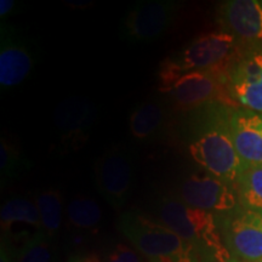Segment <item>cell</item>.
Masks as SVG:
<instances>
[{
	"label": "cell",
	"instance_id": "obj_4",
	"mask_svg": "<svg viewBox=\"0 0 262 262\" xmlns=\"http://www.w3.org/2000/svg\"><path fill=\"white\" fill-rule=\"evenodd\" d=\"M119 227L149 262H199L195 249L160 221L137 212H124Z\"/></svg>",
	"mask_w": 262,
	"mask_h": 262
},
{
	"label": "cell",
	"instance_id": "obj_6",
	"mask_svg": "<svg viewBox=\"0 0 262 262\" xmlns=\"http://www.w3.org/2000/svg\"><path fill=\"white\" fill-rule=\"evenodd\" d=\"M97 191L116 210L126 204L135 182V160L124 147H111L94 165Z\"/></svg>",
	"mask_w": 262,
	"mask_h": 262
},
{
	"label": "cell",
	"instance_id": "obj_21",
	"mask_svg": "<svg viewBox=\"0 0 262 262\" xmlns=\"http://www.w3.org/2000/svg\"><path fill=\"white\" fill-rule=\"evenodd\" d=\"M25 159L21 152L10 141L2 137L0 141V182L2 187L19 175L25 168Z\"/></svg>",
	"mask_w": 262,
	"mask_h": 262
},
{
	"label": "cell",
	"instance_id": "obj_2",
	"mask_svg": "<svg viewBox=\"0 0 262 262\" xmlns=\"http://www.w3.org/2000/svg\"><path fill=\"white\" fill-rule=\"evenodd\" d=\"M239 54L237 38L231 33L220 31L203 34L160 62L159 90L191 72L210 71L228 74Z\"/></svg>",
	"mask_w": 262,
	"mask_h": 262
},
{
	"label": "cell",
	"instance_id": "obj_7",
	"mask_svg": "<svg viewBox=\"0 0 262 262\" xmlns=\"http://www.w3.org/2000/svg\"><path fill=\"white\" fill-rule=\"evenodd\" d=\"M222 234L232 261H262V211L242 206L227 212L222 224Z\"/></svg>",
	"mask_w": 262,
	"mask_h": 262
},
{
	"label": "cell",
	"instance_id": "obj_9",
	"mask_svg": "<svg viewBox=\"0 0 262 262\" xmlns=\"http://www.w3.org/2000/svg\"><path fill=\"white\" fill-rule=\"evenodd\" d=\"M35 66V51L25 34L8 24L0 26V86L3 90L22 84Z\"/></svg>",
	"mask_w": 262,
	"mask_h": 262
},
{
	"label": "cell",
	"instance_id": "obj_14",
	"mask_svg": "<svg viewBox=\"0 0 262 262\" xmlns=\"http://www.w3.org/2000/svg\"><path fill=\"white\" fill-rule=\"evenodd\" d=\"M166 122V112L157 101L141 102L131 111L129 130L131 136L140 142L155 140L162 133Z\"/></svg>",
	"mask_w": 262,
	"mask_h": 262
},
{
	"label": "cell",
	"instance_id": "obj_3",
	"mask_svg": "<svg viewBox=\"0 0 262 262\" xmlns=\"http://www.w3.org/2000/svg\"><path fill=\"white\" fill-rule=\"evenodd\" d=\"M159 221L195 249L199 256H212L220 262H232L222 244L215 216L185 204L180 198L164 196L158 208Z\"/></svg>",
	"mask_w": 262,
	"mask_h": 262
},
{
	"label": "cell",
	"instance_id": "obj_8",
	"mask_svg": "<svg viewBox=\"0 0 262 262\" xmlns=\"http://www.w3.org/2000/svg\"><path fill=\"white\" fill-rule=\"evenodd\" d=\"M179 3L170 0H145L131 8L122 22V38L127 41L156 40L172 25Z\"/></svg>",
	"mask_w": 262,
	"mask_h": 262
},
{
	"label": "cell",
	"instance_id": "obj_25",
	"mask_svg": "<svg viewBox=\"0 0 262 262\" xmlns=\"http://www.w3.org/2000/svg\"><path fill=\"white\" fill-rule=\"evenodd\" d=\"M71 262H100V260L95 256H88L83 258H75V260H72Z\"/></svg>",
	"mask_w": 262,
	"mask_h": 262
},
{
	"label": "cell",
	"instance_id": "obj_16",
	"mask_svg": "<svg viewBox=\"0 0 262 262\" xmlns=\"http://www.w3.org/2000/svg\"><path fill=\"white\" fill-rule=\"evenodd\" d=\"M0 224L3 232H9L15 224H26L42 231L41 220L35 202L16 196L6 201L0 209Z\"/></svg>",
	"mask_w": 262,
	"mask_h": 262
},
{
	"label": "cell",
	"instance_id": "obj_5",
	"mask_svg": "<svg viewBox=\"0 0 262 262\" xmlns=\"http://www.w3.org/2000/svg\"><path fill=\"white\" fill-rule=\"evenodd\" d=\"M227 75L210 71L191 72L181 75L171 85L160 91L170 95L173 104L181 111L196 110L212 103L239 108L229 94Z\"/></svg>",
	"mask_w": 262,
	"mask_h": 262
},
{
	"label": "cell",
	"instance_id": "obj_18",
	"mask_svg": "<svg viewBox=\"0 0 262 262\" xmlns=\"http://www.w3.org/2000/svg\"><path fill=\"white\" fill-rule=\"evenodd\" d=\"M35 204L40 215L42 231L54 238L61 229L63 220V198L61 192L55 188L45 189L35 198Z\"/></svg>",
	"mask_w": 262,
	"mask_h": 262
},
{
	"label": "cell",
	"instance_id": "obj_13",
	"mask_svg": "<svg viewBox=\"0 0 262 262\" xmlns=\"http://www.w3.org/2000/svg\"><path fill=\"white\" fill-rule=\"evenodd\" d=\"M222 25L243 40H262V4L256 0H231L220 9Z\"/></svg>",
	"mask_w": 262,
	"mask_h": 262
},
{
	"label": "cell",
	"instance_id": "obj_20",
	"mask_svg": "<svg viewBox=\"0 0 262 262\" xmlns=\"http://www.w3.org/2000/svg\"><path fill=\"white\" fill-rule=\"evenodd\" d=\"M51 239L44 231H37L26 239L19 250L17 262H52L54 249Z\"/></svg>",
	"mask_w": 262,
	"mask_h": 262
},
{
	"label": "cell",
	"instance_id": "obj_19",
	"mask_svg": "<svg viewBox=\"0 0 262 262\" xmlns=\"http://www.w3.org/2000/svg\"><path fill=\"white\" fill-rule=\"evenodd\" d=\"M67 220L77 229H93L102 220V210L95 199L88 195H75L67 206Z\"/></svg>",
	"mask_w": 262,
	"mask_h": 262
},
{
	"label": "cell",
	"instance_id": "obj_11",
	"mask_svg": "<svg viewBox=\"0 0 262 262\" xmlns=\"http://www.w3.org/2000/svg\"><path fill=\"white\" fill-rule=\"evenodd\" d=\"M96 120V108L84 97H71L58 104L54 125L64 148L79 149L89 139Z\"/></svg>",
	"mask_w": 262,
	"mask_h": 262
},
{
	"label": "cell",
	"instance_id": "obj_15",
	"mask_svg": "<svg viewBox=\"0 0 262 262\" xmlns=\"http://www.w3.org/2000/svg\"><path fill=\"white\" fill-rule=\"evenodd\" d=\"M231 85L262 90V48L239 54L227 75V86Z\"/></svg>",
	"mask_w": 262,
	"mask_h": 262
},
{
	"label": "cell",
	"instance_id": "obj_17",
	"mask_svg": "<svg viewBox=\"0 0 262 262\" xmlns=\"http://www.w3.org/2000/svg\"><path fill=\"white\" fill-rule=\"evenodd\" d=\"M235 188L243 208L262 211V165H243Z\"/></svg>",
	"mask_w": 262,
	"mask_h": 262
},
{
	"label": "cell",
	"instance_id": "obj_1",
	"mask_svg": "<svg viewBox=\"0 0 262 262\" xmlns=\"http://www.w3.org/2000/svg\"><path fill=\"white\" fill-rule=\"evenodd\" d=\"M189 123L187 150L205 172L234 186L243 163L232 140L229 116L232 108L206 104Z\"/></svg>",
	"mask_w": 262,
	"mask_h": 262
},
{
	"label": "cell",
	"instance_id": "obj_26",
	"mask_svg": "<svg viewBox=\"0 0 262 262\" xmlns=\"http://www.w3.org/2000/svg\"><path fill=\"white\" fill-rule=\"evenodd\" d=\"M232 262H234V261H232ZM258 262H262V261H258Z\"/></svg>",
	"mask_w": 262,
	"mask_h": 262
},
{
	"label": "cell",
	"instance_id": "obj_23",
	"mask_svg": "<svg viewBox=\"0 0 262 262\" xmlns=\"http://www.w3.org/2000/svg\"><path fill=\"white\" fill-rule=\"evenodd\" d=\"M16 8H17V4L14 0H0V17L2 19L9 17Z\"/></svg>",
	"mask_w": 262,
	"mask_h": 262
},
{
	"label": "cell",
	"instance_id": "obj_22",
	"mask_svg": "<svg viewBox=\"0 0 262 262\" xmlns=\"http://www.w3.org/2000/svg\"><path fill=\"white\" fill-rule=\"evenodd\" d=\"M104 262H142L139 251L126 244H117L110 251Z\"/></svg>",
	"mask_w": 262,
	"mask_h": 262
},
{
	"label": "cell",
	"instance_id": "obj_10",
	"mask_svg": "<svg viewBox=\"0 0 262 262\" xmlns=\"http://www.w3.org/2000/svg\"><path fill=\"white\" fill-rule=\"evenodd\" d=\"M234 186L208 172H195L183 180L180 186V199L192 208L208 212H227L237 208Z\"/></svg>",
	"mask_w": 262,
	"mask_h": 262
},
{
	"label": "cell",
	"instance_id": "obj_24",
	"mask_svg": "<svg viewBox=\"0 0 262 262\" xmlns=\"http://www.w3.org/2000/svg\"><path fill=\"white\" fill-rule=\"evenodd\" d=\"M0 262H14L11 251L4 241L2 242V247H0Z\"/></svg>",
	"mask_w": 262,
	"mask_h": 262
},
{
	"label": "cell",
	"instance_id": "obj_12",
	"mask_svg": "<svg viewBox=\"0 0 262 262\" xmlns=\"http://www.w3.org/2000/svg\"><path fill=\"white\" fill-rule=\"evenodd\" d=\"M229 125L243 165H262V114L247 108H232Z\"/></svg>",
	"mask_w": 262,
	"mask_h": 262
}]
</instances>
